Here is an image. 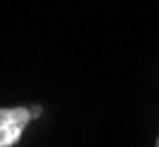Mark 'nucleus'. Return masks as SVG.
Masks as SVG:
<instances>
[{
  "label": "nucleus",
  "mask_w": 159,
  "mask_h": 147,
  "mask_svg": "<svg viewBox=\"0 0 159 147\" xmlns=\"http://www.w3.org/2000/svg\"><path fill=\"white\" fill-rule=\"evenodd\" d=\"M36 116H40V107H2L0 109V147H14L24 128Z\"/></svg>",
  "instance_id": "1"
},
{
  "label": "nucleus",
  "mask_w": 159,
  "mask_h": 147,
  "mask_svg": "<svg viewBox=\"0 0 159 147\" xmlns=\"http://www.w3.org/2000/svg\"><path fill=\"white\" fill-rule=\"evenodd\" d=\"M157 147H159V138H157Z\"/></svg>",
  "instance_id": "2"
}]
</instances>
